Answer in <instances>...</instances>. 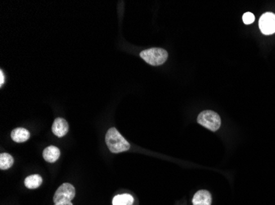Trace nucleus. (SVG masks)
Returning <instances> with one entry per match:
<instances>
[{
  "instance_id": "f257e3e1",
  "label": "nucleus",
  "mask_w": 275,
  "mask_h": 205,
  "mask_svg": "<svg viewBox=\"0 0 275 205\" xmlns=\"http://www.w3.org/2000/svg\"><path fill=\"white\" fill-rule=\"evenodd\" d=\"M106 143L110 151L113 153L127 151L130 149V143L125 140L115 127H112L107 131Z\"/></svg>"
},
{
  "instance_id": "f03ea898",
  "label": "nucleus",
  "mask_w": 275,
  "mask_h": 205,
  "mask_svg": "<svg viewBox=\"0 0 275 205\" xmlns=\"http://www.w3.org/2000/svg\"><path fill=\"white\" fill-rule=\"evenodd\" d=\"M140 57L152 66H159L163 64L168 58V54L166 50L160 48H152L143 50L140 53Z\"/></svg>"
},
{
  "instance_id": "7ed1b4c3",
  "label": "nucleus",
  "mask_w": 275,
  "mask_h": 205,
  "mask_svg": "<svg viewBox=\"0 0 275 205\" xmlns=\"http://www.w3.org/2000/svg\"><path fill=\"white\" fill-rule=\"evenodd\" d=\"M199 124L212 131H218L221 126V118L214 111L205 110L200 113L197 118Z\"/></svg>"
},
{
  "instance_id": "20e7f679",
  "label": "nucleus",
  "mask_w": 275,
  "mask_h": 205,
  "mask_svg": "<svg viewBox=\"0 0 275 205\" xmlns=\"http://www.w3.org/2000/svg\"><path fill=\"white\" fill-rule=\"evenodd\" d=\"M75 188L69 183H64L58 188L54 195V203H68L75 197Z\"/></svg>"
},
{
  "instance_id": "39448f33",
  "label": "nucleus",
  "mask_w": 275,
  "mask_h": 205,
  "mask_svg": "<svg viewBox=\"0 0 275 205\" xmlns=\"http://www.w3.org/2000/svg\"><path fill=\"white\" fill-rule=\"evenodd\" d=\"M259 29L264 35H272L275 33V14L266 13L259 18Z\"/></svg>"
},
{
  "instance_id": "423d86ee",
  "label": "nucleus",
  "mask_w": 275,
  "mask_h": 205,
  "mask_svg": "<svg viewBox=\"0 0 275 205\" xmlns=\"http://www.w3.org/2000/svg\"><path fill=\"white\" fill-rule=\"evenodd\" d=\"M52 131L58 137H63L66 135L68 131V124L66 120L61 117L56 118L52 125Z\"/></svg>"
},
{
  "instance_id": "0eeeda50",
  "label": "nucleus",
  "mask_w": 275,
  "mask_h": 205,
  "mask_svg": "<svg viewBox=\"0 0 275 205\" xmlns=\"http://www.w3.org/2000/svg\"><path fill=\"white\" fill-rule=\"evenodd\" d=\"M211 194L208 190H200L194 195L193 205H211Z\"/></svg>"
},
{
  "instance_id": "6e6552de",
  "label": "nucleus",
  "mask_w": 275,
  "mask_h": 205,
  "mask_svg": "<svg viewBox=\"0 0 275 205\" xmlns=\"http://www.w3.org/2000/svg\"><path fill=\"white\" fill-rule=\"evenodd\" d=\"M30 136L31 134L29 131L23 127L14 129L11 133L12 140L17 143L26 142L27 140H29Z\"/></svg>"
},
{
  "instance_id": "1a4fd4ad",
  "label": "nucleus",
  "mask_w": 275,
  "mask_h": 205,
  "mask_svg": "<svg viewBox=\"0 0 275 205\" xmlns=\"http://www.w3.org/2000/svg\"><path fill=\"white\" fill-rule=\"evenodd\" d=\"M60 151L58 147L50 145L44 149L43 158L46 162H55L59 159Z\"/></svg>"
},
{
  "instance_id": "9d476101",
  "label": "nucleus",
  "mask_w": 275,
  "mask_h": 205,
  "mask_svg": "<svg viewBox=\"0 0 275 205\" xmlns=\"http://www.w3.org/2000/svg\"><path fill=\"white\" fill-rule=\"evenodd\" d=\"M42 181L43 180L40 175L34 174V175L28 176L24 180V184H25L26 187L28 189H37L39 186H41Z\"/></svg>"
},
{
  "instance_id": "9b49d317",
  "label": "nucleus",
  "mask_w": 275,
  "mask_h": 205,
  "mask_svg": "<svg viewBox=\"0 0 275 205\" xmlns=\"http://www.w3.org/2000/svg\"><path fill=\"white\" fill-rule=\"evenodd\" d=\"M133 203L134 198L131 194H117L112 200L113 205H133Z\"/></svg>"
},
{
  "instance_id": "f8f14e48",
  "label": "nucleus",
  "mask_w": 275,
  "mask_h": 205,
  "mask_svg": "<svg viewBox=\"0 0 275 205\" xmlns=\"http://www.w3.org/2000/svg\"><path fill=\"white\" fill-rule=\"evenodd\" d=\"M14 158L10 153H3L0 155V169L7 170L14 164Z\"/></svg>"
},
{
  "instance_id": "ddd939ff",
  "label": "nucleus",
  "mask_w": 275,
  "mask_h": 205,
  "mask_svg": "<svg viewBox=\"0 0 275 205\" xmlns=\"http://www.w3.org/2000/svg\"><path fill=\"white\" fill-rule=\"evenodd\" d=\"M254 21H255L254 14H251V13H246V14H244L243 22L246 25L251 24V23H254Z\"/></svg>"
},
{
  "instance_id": "4468645a",
  "label": "nucleus",
  "mask_w": 275,
  "mask_h": 205,
  "mask_svg": "<svg viewBox=\"0 0 275 205\" xmlns=\"http://www.w3.org/2000/svg\"><path fill=\"white\" fill-rule=\"evenodd\" d=\"M5 74H4V72L3 70H0V86L2 87L3 85L5 84Z\"/></svg>"
},
{
  "instance_id": "2eb2a0df",
  "label": "nucleus",
  "mask_w": 275,
  "mask_h": 205,
  "mask_svg": "<svg viewBox=\"0 0 275 205\" xmlns=\"http://www.w3.org/2000/svg\"><path fill=\"white\" fill-rule=\"evenodd\" d=\"M55 205H73V203H71V202H68V203H56Z\"/></svg>"
}]
</instances>
